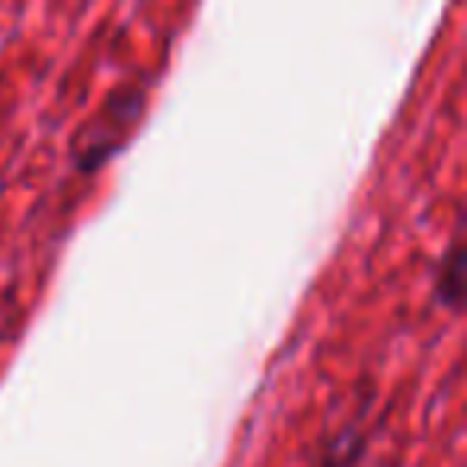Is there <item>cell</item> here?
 <instances>
[{"label": "cell", "instance_id": "6da1fadb", "mask_svg": "<svg viewBox=\"0 0 467 467\" xmlns=\"http://www.w3.org/2000/svg\"><path fill=\"white\" fill-rule=\"evenodd\" d=\"M464 241H461V231H454L445 256L439 260V273H435V295L448 311H458L464 301Z\"/></svg>", "mask_w": 467, "mask_h": 467}, {"label": "cell", "instance_id": "7a4b0ae2", "mask_svg": "<svg viewBox=\"0 0 467 467\" xmlns=\"http://www.w3.org/2000/svg\"><path fill=\"white\" fill-rule=\"evenodd\" d=\"M365 448H368V432L362 422H349L343 432H337L317 454L314 467H362Z\"/></svg>", "mask_w": 467, "mask_h": 467}]
</instances>
